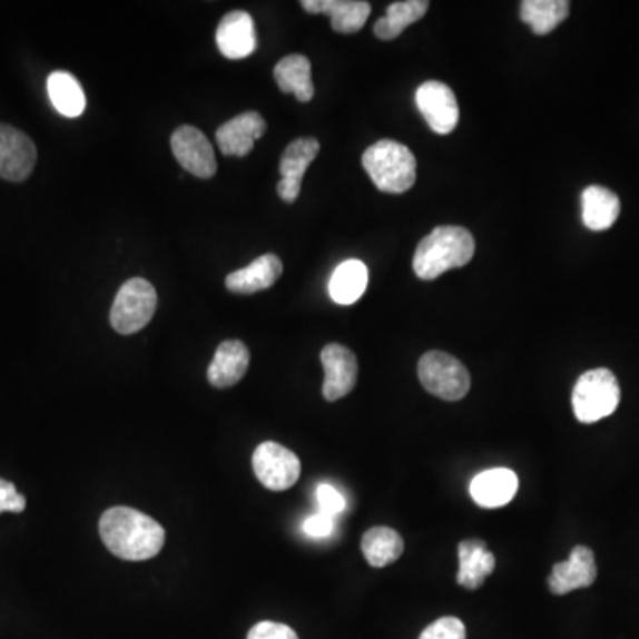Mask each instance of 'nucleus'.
Returning <instances> with one entry per match:
<instances>
[{
    "instance_id": "nucleus-27",
    "label": "nucleus",
    "mask_w": 639,
    "mask_h": 639,
    "mask_svg": "<svg viewBox=\"0 0 639 639\" xmlns=\"http://www.w3.org/2000/svg\"><path fill=\"white\" fill-rule=\"evenodd\" d=\"M49 97L59 115L66 118H79L86 109V95L82 86L73 75L66 71H53L47 82Z\"/></svg>"
},
{
    "instance_id": "nucleus-18",
    "label": "nucleus",
    "mask_w": 639,
    "mask_h": 639,
    "mask_svg": "<svg viewBox=\"0 0 639 639\" xmlns=\"http://www.w3.org/2000/svg\"><path fill=\"white\" fill-rule=\"evenodd\" d=\"M249 348L238 340L220 343L214 361L208 366V382L214 387H232L244 379L249 368Z\"/></svg>"
},
{
    "instance_id": "nucleus-13",
    "label": "nucleus",
    "mask_w": 639,
    "mask_h": 639,
    "mask_svg": "<svg viewBox=\"0 0 639 639\" xmlns=\"http://www.w3.org/2000/svg\"><path fill=\"white\" fill-rule=\"evenodd\" d=\"M597 563L593 552L587 545H578L567 561L552 567L549 576V590L554 596H567L579 588H588L596 582Z\"/></svg>"
},
{
    "instance_id": "nucleus-10",
    "label": "nucleus",
    "mask_w": 639,
    "mask_h": 639,
    "mask_svg": "<svg viewBox=\"0 0 639 639\" xmlns=\"http://www.w3.org/2000/svg\"><path fill=\"white\" fill-rule=\"evenodd\" d=\"M38 149L31 137L18 128L0 124V178L23 181L31 176Z\"/></svg>"
},
{
    "instance_id": "nucleus-8",
    "label": "nucleus",
    "mask_w": 639,
    "mask_h": 639,
    "mask_svg": "<svg viewBox=\"0 0 639 639\" xmlns=\"http://www.w3.org/2000/svg\"><path fill=\"white\" fill-rule=\"evenodd\" d=\"M416 106L426 124L439 136H448L459 125V101L450 86L439 80L421 83Z\"/></svg>"
},
{
    "instance_id": "nucleus-32",
    "label": "nucleus",
    "mask_w": 639,
    "mask_h": 639,
    "mask_svg": "<svg viewBox=\"0 0 639 639\" xmlns=\"http://www.w3.org/2000/svg\"><path fill=\"white\" fill-rule=\"evenodd\" d=\"M26 510V498L18 494L17 486L0 478V513H20Z\"/></svg>"
},
{
    "instance_id": "nucleus-16",
    "label": "nucleus",
    "mask_w": 639,
    "mask_h": 639,
    "mask_svg": "<svg viewBox=\"0 0 639 639\" xmlns=\"http://www.w3.org/2000/svg\"><path fill=\"white\" fill-rule=\"evenodd\" d=\"M519 478L512 469H489L476 474L469 485V494L482 509H501L515 498Z\"/></svg>"
},
{
    "instance_id": "nucleus-19",
    "label": "nucleus",
    "mask_w": 639,
    "mask_h": 639,
    "mask_svg": "<svg viewBox=\"0 0 639 639\" xmlns=\"http://www.w3.org/2000/svg\"><path fill=\"white\" fill-rule=\"evenodd\" d=\"M283 274V263L276 255H263L246 268L232 272L226 277V288L232 294L253 295L271 288Z\"/></svg>"
},
{
    "instance_id": "nucleus-2",
    "label": "nucleus",
    "mask_w": 639,
    "mask_h": 639,
    "mask_svg": "<svg viewBox=\"0 0 639 639\" xmlns=\"http://www.w3.org/2000/svg\"><path fill=\"white\" fill-rule=\"evenodd\" d=\"M474 238L460 226H439L417 246L412 267L420 279L432 281L451 268L468 265L474 256Z\"/></svg>"
},
{
    "instance_id": "nucleus-6",
    "label": "nucleus",
    "mask_w": 639,
    "mask_h": 639,
    "mask_svg": "<svg viewBox=\"0 0 639 639\" xmlns=\"http://www.w3.org/2000/svg\"><path fill=\"white\" fill-rule=\"evenodd\" d=\"M417 377L430 394L446 402L462 400L471 390L468 368L446 352H426L417 364Z\"/></svg>"
},
{
    "instance_id": "nucleus-23",
    "label": "nucleus",
    "mask_w": 639,
    "mask_h": 639,
    "mask_svg": "<svg viewBox=\"0 0 639 639\" xmlns=\"http://www.w3.org/2000/svg\"><path fill=\"white\" fill-rule=\"evenodd\" d=\"M368 286V267L360 259H346L337 265L328 281V295L334 303L351 306L363 297Z\"/></svg>"
},
{
    "instance_id": "nucleus-12",
    "label": "nucleus",
    "mask_w": 639,
    "mask_h": 639,
    "mask_svg": "<svg viewBox=\"0 0 639 639\" xmlns=\"http://www.w3.org/2000/svg\"><path fill=\"white\" fill-rule=\"evenodd\" d=\"M322 366H324V399L327 402L345 399L351 393L357 382V357L354 352L346 346L331 343L324 346L320 354Z\"/></svg>"
},
{
    "instance_id": "nucleus-9",
    "label": "nucleus",
    "mask_w": 639,
    "mask_h": 639,
    "mask_svg": "<svg viewBox=\"0 0 639 639\" xmlns=\"http://www.w3.org/2000/svg\"><path fill=\"white\" fill-rule=\"evenodd\" d=\"M171 148L176 160L184 167L185 171H189L190 175L203 178V180L214 178L215 173H217L215 151L210 140L201 130H197L190 125L176 128L171 137Z\"/></svg>"
},
{
    "instance_id": "nucleus-14",
    "label": "nucleus",
    "mask_w": 639,
    "mask_h": 639,
    "mask_svg": "<svg viewBox=\"0 0 639 639\" xmlns=\"http://www.w3.org/2000/svg\"><path fill=\"white\" fill-rule=\"evenodd\" d=\"M267 124L258 112H244L220 125L215 134L217 146L226 157H246L255 148L256 140L265 134Z\"/></svg>"
},
{
    "instance_id": "nucleus-7",
    "label": "nucleus",
    "mask_w": 639,
    "mask_h": 639,
    "mask_svg": "<svg viewBox=\"0 0 639 639\" xmlns=\"http://www.w3.org/2000/svg\"><path fill=\"white\" fill-rule=\"evenodd\" d=\"M256 478L268 491L283 492L294 486L301 476V460L294 451L277 443L259 444L253 455Z\"/></svg>"
},
{
    "instance_id": "nucleus-20",
    "label": "nucleus",
    "mask_w": 639,
    "mask_h": 639,
    "mask_svg": "<svg viewBox=\"0 0 639 639\" xmlns=\"http://www.w3.org/2000/svg\"><path fill=\"white\" fill-rule=\"evenodd\" d=\"M459 574L456 582L468 590H476L495 569V558L486 543L478 539L464 540L459 545Z\"/></svg>"
},
{
    "instance_id": "nucleus-21",
    "label": "nucleus",
    "mask_w": 639,
    "mask_h": 639,
    "mask_svg": "<svg viewBox=\"0 0 639 639\" xmlns=\"http://www.w3.org/2000/svg\"><path fill=\"white\" fill-rule=\"evenodd\" d=\"M582 224L591 232H606L617 223L620 215V199L617 194L591 185L588 189L582 190Z\"/></svg>"
},
{
    "instance_id": "nucleus-17",
    "label": "nucleus",
    "mask_w": 639,
    "mask_h": 639,
    "mask_svg": "<svg viewBox=\"0 0 639 639\" xmlns=\"http://www.w3.org/2000/svg\"><path fill=\"white\" fill-rule=\"evenodd\" d=\"M304 11L312 14H328L331 26L340 35L361 31L372 13V6L364 0H303Z\"/></svg>"
},
{
    "instance_id": "nucleus-22",
    "label": "nucleus",
    "mask_w": 639,
    "mask_h": 639,
    "mask_svg": "<svg viewBox=\"0 0 639 639\" xmlns=\"http://www.w3.org/2000/svg\"><path fill=\"white\" fill-rule=\"evenodd\" d=\"M274 79L281 91L294 95L298 101H312L315 97V86L312 80V62L306 56L292 53L281 59L274 68Z\"/></svg>"
},
{
    "instance_id": "nucleus-11",
    "label": "nucleus",
    "mask_w": 639,
    "mask_h": 639,
    "mask_svg": "<svg viewBox=\"0 0 639 639\" xmlns=\"http://www.w3.org/2000/svg\"><path fill=\"white\" fill-rule=\"evenodd\" d=\"M318 151L320 142L313 137H303V139L289 142L279 164L281 180L277 184V194L283 201H297L304 175H306L307 167L312 166L313 160L318 157Z\"/></svg>"
},
{
    "instance_id": "nucleus-30",
    "label": "nucleus",
    "mask_w": 639,
    "mask_h": 639,
    "mask_svg": "<svg viewBox=\"0 0 639 639\" xmlns=\"http://www.w3.org/2000/svg\"><path fill=\"white\" fill-rule=\"evenodd\" d=\"M247 639H298V636L285 623L259 622L250 629Z\"/></svg>"
},
{
    "instance_id": "nucleus-3",
    "label": "nucleus",
    "mask_w": 639,
    "mask_h": 639,
    "mask_svg": "<svg viewBox=\"0 0 639 639\" xmlns=\"http://www.w3.org/2000/svg\"><path fill=\"white\" fill-rule=\"evenodd\" d=\"M363 167L381 193L403 194L416 184V157L396 140L382 139L370 146Z\"/></svg>"
},
{
    "instance_id": "nucleus-25",
    "label": "nucleus",
    "mask_w": 639,
    "mask_h": 639,
    "mask_svg": "<svg viewBox=\"0 0 639 639\" xmlns=\"http://www.w3.org/2000/svg\"><path fill=\"white\" fill-rule=\"evenodd\" d=\"M430 2L426 0H405V2H394L387 8V13L381 18L373 32L377 36L379 40L391 41L396 40L409 26L417 22L420 18L425 17L429 11Z\"/></svg>"
},
{
    "instance_id": "nucleus-5",
    "label": "nucleus",
    "mask_w": 639,
    "mask_h": 639,
    "mask_svg": "<svg viewBox=\"0 0 639 639\" xmlns=\"http://www.w3.org/2000/svg\"><path fill=\"white\" fill-rule=\"evenodd\" d=\"M157 301V292L149 281L142 277L127 281L119 288L110 309V325L124 336L139 333L154 318Z\"/></svg>"
},
{
    "instance_id": "nucleus-29",
    "label": "nucleus",
    "mask_w": 639,
    "mask_h": 639,
    "mask_svg": "<svg viewBox=\"0 0 639 639\" xmlns=\"http://www.w3.org/2000/svg\"><path fill=\"white\" fill-rule=\"evenodd\" d=\"M316 501L320 512L328 517H336L345 512L346 501L342 492H337L331 483H320L316 486Z\"/></svg>"
},
{
    "instance_id": "nucleus-4",
    "label": "nucleus",
    "mask_w": 639,
    "mask_h": 639,
    "mask_svg": "<svg viewBox=\"0 0 639 639\" xmlns=\"http://www.w3.org/2000/svg\"><path fill=\"white\" fill-rule=\"evenodd\" d=\"M620 403V384L608 368L582 373L572 391V407L581 423H597L611 416Z\"/></svg>"
},
{
    "instance_id": "nucleus-28",
    "label": "nucleus",
    "mask_w": 639,
    "mask_h": 639,
    "mask_svg": "<svg viewBox=\"0 0 639 639\" xmlns=\"http://www.w3.org/2000/svg\"><path fill=\"white\" fill-rule=\"evenodd\" d=\"M420 639H465V626L455 617L439 618L421 632Z\"/></svg>"
},
{
    "instance_id": "nucleus-31",
    "label": "nucleus",
    "mask_w": 639,
    "mask_h": 639,
    "mask_svg": "<svg viewBox=\"0 0 639 639\" xmlns=\"http://www.w3.org/2000/svg\"><path fill=\"white\" fill-rule=\"evenodd\" d=\"M334 528H336L334 517L325 515L322 512L307 517L303 524V531L309 539H327L334 533Z\"/></svg>"
},
{
    "instance_id": "nucleus-24",
    "label": "nucleus",
    "mask_w": 639,
    "mask_h": 639,
    "mask_svg": "<svg viewBox=\"0 0 639 639\" xmlns=\"http://www.w3.org/2000/svg\"><path fill=\"white\" fill-rule=\"evenodd\" d=\"M364 558L375 569L391 566L403 554V539L399 531L377 525L366 531L361 542Z\"/></svg>"
},
{
    "instance_id": "nucleus-15",
    "label": "nucleus",
    "mask_w": 639,
    "mask_h": 639,
    "mask_svg": "<svg viewBox=\"0 0 639 639\" xmlns=\"http://www.w3.org/2000/svg\"><path fill=\"white\" fill-rule=\"evenodd\" d=\"M217 47L224 58H249L256 50L255 20L246 11H232L217 27Z\"/></svg>"
},
{
    "instance_id": "nucleus-1",
    "label": "nucleus",
    "mask_w": 639,
    "mask_h": 639,
    "mask_svg": "<svg viewBox=\"0 0 639 639\" xmlns=\"http://www.w3.org/2000/svg\"><path fill=\"white\" fill-rule=\"evenodd\" d=\"M100 537L115 557L127 561L155 558L166 542L163 525L128 507H115L101 515Z\"/></svg>"
},
{
    "instance_id": "nucleus-26",
    "label": "nucleus",
    "mask_w": 639,
    "mask_h": 639,
    "mask_svg": "<svg viewBox=\"0 0 639 639\" xmlns=\"http://www.w3.org/2000/svg\"><path fill=\"white\" fill-rule=\"evenodd\" d=\"M570 13L567 0H524L521 4L522 22L531 27L537 36L554 31Z\"/></svg>"
}]
</instances>
